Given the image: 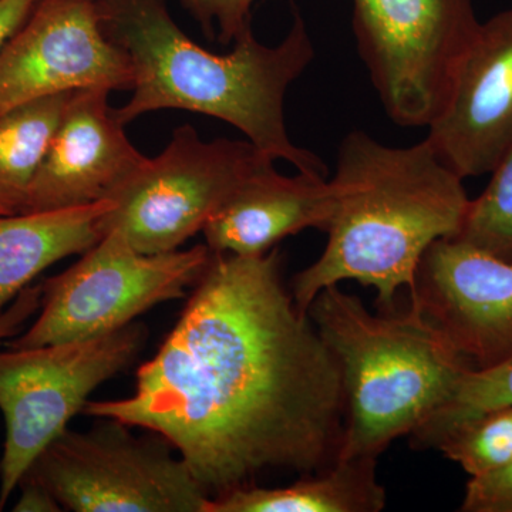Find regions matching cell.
Instances as JSON below:
<instances>
[{
    "label": "cell",
    "mask_w": 512,
    "mask_h": 512,
    "mask_svg": "<svg viewBox=\"0 0 512 512\" xmlns=\"http://www.w3.org/2000/svg\"><path fill=\"white\" fill-rule=\"evenodd\" d=\"M96 6L101 29L133 66V96L114 109L124 126L151 111H194L231 124L298 173L328 178L322 158L293 144L286 127V93L315 57L298 10L278 45L258 42L249 29L228 55H215L185 35L167 0H97Z\"/></svg>",
    "instance_id": "7a4b0ae2"
},
{
    "label": "cell",
    "mask_w": 512,
    "mask_h": 512,
    "mask_svg": "<svg viewBox=\"0 0 512 512\" xmlns=\"http://www.w3.org/2000/svg\"><path fill=\"white\" fill-rule=\"evenodd\" d=\"M147 339L141 323L86 340L0 352V510L33 461L83 412L90 394L133 365Z\"/></svg>",
    "instance_id": "52a82bcc"
},
{
    "label": "cell",
    "mask_w": 512,
    "mask_h": 512,
    "mask_svg": "<svg viewBox=\"0 0 512 512\" xmlns=\"http://www.w3.org/2000/svg\"><path fill=\"white\" fill-rule=\"evenodd\" d=\"M39 0H0V49L28 20Z\"/></svg>",
    "instance_id": "d4e9b609"
},
{
    "label": "cell",
    "mask_w": 512,
    "mask_h": 512,
    "mask_svg": "<svg viewBox=\"0 0 512 512\" xmlns=\"http://www.w3.org/2000/svg\"><path fill=\"white\" fill-rule=\"evenodd\" d=\"M42 284L28 286L16 296L15 301L0 313V340L13 338L22 332L23 326L42 305Z\"/></svg>",
    "instance_id": "603a6c76"
},
{
    "label": "cell",
    "mask_w": 512,
    "mask_h": 512,
    "mask_svg": "<svg viewBox=\"0 0 512 512\" xmlns=\"http://www.w3.org/2000/svg\"><path fill=\"white\" fill-rule=\"evenodd\" d=\"M414 303L473 369L512 355V262L458 238L434 242L421 258Z\"/></svg>",
    "instance_id": "8fae6325"
},
{
    "label": "cell",
    "mask_w": 512,
    "mask_h": 512,
    "mask_svg": "<svg viewBox=\"0 0 512 512\" xmlns=\"http://www.w3.org/2000/svg\"><path fill=\"white\" fill-rule=\"evenodd\" d=\"M72 93L32 101L0 116V215L23 210Z\"/></svg>",
    "instance_id": "e0dca14e"
},
{
    "label": "cell",
    "mask_w": 512,
    "mask_h": 512,
    "mask_svg": "<svg viewBox=\"0 0 512 512\" xmlns=\"http://www.w3.org/2000/svg\"><path fill=\"white\" fill-rule=\"evenodd\" d=\"M211 256L207 245L143 254L111 229L76 264L43 282L39 316L6 346L40 348L124 328L154 306L184 298Z\"/></svg>",
    "instance_id": "5b68a950"
},
{
    "label": "cell",
    "mask_w": 512,
    "mask_h": 512,
    "mask_svg": "<svg viewBox=\"0 0 512 512\" xmlns=\"http://www.w3.org/2000/svg\"><path fill=\"white\" fill-rule=\"evenodd\" d=\"M20 497L16 501L13 511L15 512H59L62 511V505L56 500L55 495L50 493L30 478H23L19 484Z\"/></svg>",
    "instance_id": "cb8c5ba5"
},
{
    "label": "cell",
    "mask_w": 512,
    "mask_h": 512,
    "mask_svg": "<svg viewBox=\"0 0 512 512\" xmlns=\"http://www.w3.org/2000/svg\"><path fill=\"white\" fill-rule=\"evenodd\" d=\"M109 90L73 92L20 212L63 210L110 200L148 157L128 140Z\"/></svg>",
    "instance_id": "4fadbf2b"
},
{
    "label": "cell",
    "mask_w": 512,
    "mask_h": 512,
    "mask_svg": "<svg viewBox=\"0 0 512 512\" xmlns=\"http://www.w3.org/2000/svg\"><path fill=\"white\" fill-rule=\"evenodd\" d=\"M308 316L342 377L345 420L338 460L382 456L446 404L473 369L410 302L373 315L355 295L328 286Z\"/></svg>",
    "instance_id": "277c9868"
},
{
    "label": "cell",
    "mask_w": 512,
    "mask_h": 512,
    "mask_svg": "<svg viewBox=\"0 0 512 512\" xmlns=\"http://www.w3.org/2000/svg\"><path fill=\"white\" fill-rule=\"evenodd\" d=\"M483 194L468 205L461 241L512 262V146L495 165Z\"/></svg>",
    "instance_id": "ffe728a7"
},
{
    "label": "cell",
    "mask_w": 512,
    "mask_h": 512,
    "mask_svg": "<svg viewBox=\"0 0 512 512\" xmlns=\"http://www.w3.org/2000/svg\"><path fill=\"white\" fill-rule=\"evenodd\" d=\"M332 180L328 242L293 278V301L308 315L322 289L356 281L376 289L382 312L396 311L397 292L413 291L427 249L460 234L471 201L464 180L426 138L393 147L362 130L343 138Z\"/></svg>",
    "instance_id": "3957f363"
},
{
    "label": "cell",
    "mask_w": 512,
    "mask_h": 512,
    "mask_svg": "<svg viewBox=\"0 0 512 512\" xmlns=\"http://www.w3.org/2000/svg\"><path fill=\"white\" fill-rule=\"evenodd\" d=\"M335 202L332 178L303 173L286 177L271 165L251 175L202 232L212 252L262 255L305 229L325 232Z\"/></svg>",
    "instance_id": "5bb4252c"
},
{
    "label": "cell",
    "mask_w": 512,
    "mask_h": 512,
    "mask_svg": "<svg viewBox=\"0 0 512 512\" xmlns=\"http://www.w3.org/2000/svg\"><path fill=\"white\" fill-rule=\"evenodd\" d=\"M133 84L130 59L101 29L96 2L39 0L0 49V116L56 94Z\"/></svg>",
    "instance_id": "30bf717a"
},
{
    "label": "cell",
    "mask_w": 512,
    "mask_h": 512,
    "mask_svg": "<svg viewBox=\"0 0 512 512\" xmlns=\"http://www.w3.org/2000/svg\"><path fill=\"white\" fill-rule=\"evenodd\" d=\"M375 457L345 458L285 487L245 484L210 497L205 512H379L386 488Z\"/></svg>",
    "instance_id": "2e32d148"
},
{
    "label": "cell",
    "mask_w": 512,
    "mask_h": 512,
    "mask_svg": "<svg viewBox=\"0 0 512 512\" xmlns=\"http://www.w3.org/2000/svg\"><path fill=\"white\" fill-rule=\"evenodd\" d=\"M113 200L63 210L0 215V313L37 275L104 237Z\"/></svg>",
    "instance_id": "9a60e30c"
},
{
    "label": "cell",
    "mask_w": 512,
    "mask_h": 512,
    "mask_svg": "<svg viewBox=\"0 0 512 512\" xmlns=\"http://www.w3.org/2000/svg\"><path fill=\"white\" fill-rule=\"evenodd\" d=\"M460 511L512 512V461L493 474L470 478Z\"/></svg>",
    "instance_id": "7402d4cb"
},
{
    "label": "cell",
    "mask_w": 512,
    "mask_h": 512,
    "mask_svg": "<svg viewBox=\"0 0 512 512\" xmlns=\"http://www.w3.org/2000/svg\"><path fill=\"white\" fill-rule=\"evenodd\" d=\"M426 140L454 173L490 174L512 146V8L481 23Z\"/></svg>",
    "instance_id": "7c38bea8"
},
{
    "label": "cell",
    "mask_w": 512,
    "mask_h": 512,
    "mask_svg": "<svg viewBox=\"0 0 512 512\" xmlns=\"http://www.w3.org/2000/svg\"><path fill=\"white\" fill-rule=\"evenodd\" d=\"M83 413L164 437L214 497L272 468L333 466L345 403L338 363L286 291L274 248L212 252L134 393Z\"/></svg>",
    "instance_id": "6da1fadb"
},
{
    "label": "cell",
    "mask_w": 512,
    "mask_h": 512,
    "mask_svg": "<svg viewBox=\"0 0 512 512\" xmlns=\"http://www.w3.org/2000/svg\"><path fill=\"white\" fill-rule=\"evenodd\" d=\"M256 2L258 0H183L202 29L217 36L222 45H232L252 29V8Z\"/></svg>",
    "instance_id": "44dd1931"
},
{
    "label": "cell",
    "mask_w": 512,
    "mask_h": 512,
    "mask_svg": "<svg viewBox=\"0 0 512 512\" xmlns=\"http://www.w3.org/2000/svg\"><path fill=\"white\" fill-rule=\"evenodd\" d=\"M512 406V355L485 369H470L456 392L412 434L416 448H434L441 437L488 410Z\"/></svg>",
    "instance_id": "ac0fdd59"
},
{
    "label": "cell",
    "mask_w": 512,
    "mask_h": 512,
    "mask_svg": "<svg viewBox=\"0 0 512 512\" xmlns=\"http://www.w3.org/2000/svg\"><path fill=\"white\" fill-rule=\"evenodd\" d=\"M87 2H97V0H87Z\"/></svg>",
    "instance_id": "484cf974"
},
{
    "label": "cell",
    "mask_w": 512,
    "mask_h": 512,
    "mask_svg": "<svg viewBox=\"0 0 512 512\" xmlns=\"http://www.w3.org/2000/svg\"><path fill=\"white\" fill-rule=\"evenodd\" d=\"M275 161L248 140L204 141L188 124L175 128L163 153L111 195L104 231L116 229L143 254L177 251L251 175Z\"/></svg>",
    "instance_id": "ba28073f"
},
{
    "label": "cell",
    "mask_w": 512,
    "mask_h": 512,
    "mask_svg": "<svg viewBox=\"0 0 512 512\" xmlns=\"http://www.w3.org/2000/svg\"><path fill=\"white\" fill-rule=\"evenodd\" d=\"M352 28L387 117L429 127L481 23L473 0H352Z\"/></svg>",
    "instance_id": "9c48e42d"
},
{
    "label": "cell",
    "mask_w": 512,
    "mask_h": 512,
    "mask_svg": "<svg viewBox=\"0 0 512 512\" xmlns=\"http://www.w3.org/2000/svg\"><path fill=\"white\" fill-rule=\"evenodd\" d=\"M86 433L67 429L25 477L74 512H205L211 495L164 437H136L104 419ZM22 478V480H23Z\"/></svg>",
    "instance_id": "8992f818"
},
{
    "label": "cell",
    "mask_w": 512,
    "mask_h": 512,
    "mask_svg": "<svg viewBox=\"0 0 512 512\" xmlns=\"http://www.w3.org/2000/svg\"><path fill=\"white\" fill-rule=\"evenodd\" d=\"M470 478L488 476L512 461V406L488 410L448 431L436 444Z\"/></svg>",
    "instance_id": "d6986e66"
}]
</instances>
